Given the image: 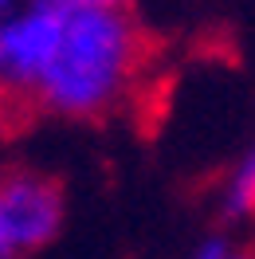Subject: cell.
<instances>
[{
	"instance_id": "6da1fadb",
	"label": "cell",
	"mask_w": 255,
	"mask_h": 259,
	"mask_svg": "<svg viewBox=\"0 0 255 259\" xmlns=\"http://www.w3.org/2000/svg\"><path fill=\"white\" fill-rule=\"evenodd\" d=\"M142 51V28L126 8H67L35 110L55 118L110 114L138 79Z\"/></svg>"
},
{
	"instance_id": "7a4b0ae2",
	"label": "cell",
	"mask_w": 255,
	"mask_h": 259,
	"mask_svg": "<svg viewBox=\"0 0 255 259\" xmlns=\"http://www.w3.org/2000/svg\"><path fill=\"white\" fill-rule=\"evenodd\" d=\"M63 16L59 0H0V110H35Z\"/></svg>"
},
{
	"instance_id": "3957f363",
	"label": "cell",
	"mask_w": 255,
	"mask_h": 259,
	"mask_svg": "<svg viewBox=\"0 0 255 259\" xmlns=\"http://www.w3.org/2000/svg\"><path fill=\"white\" fill-rule=\"evenodd\" d=\"M0 220L16 255L48 247L63 228V193L35 169H12L0 177Z\"/></svg>"
},
{
	"instance_id": "277c9868",
	"label": "cell",
	"mask_w": 255,
	"mask_h": 259,
	"mask_svg": "<svg viewBox=\"0 0 255 259\" xmlns=\"http://www.w3.org/2000/svg\"><path fill=\"white\" fill-rule=\"evenodd\" d=\"M220 208L228 220H251L255 216V142L232 169V177L224 185V196H220Z\"/></svg>"
},
{
	"instance_id": "5b68a950",
	"label": "cell",
	"mask_w": 255,
	"mask_h": 259,
	"mask_svg": "<svg viewBox=\"0 0 255 259\" xmlns=\"http://www.w3.org/2000/svg\"><path fill=\"white\" fill-rule=\"evenodd\" d=\"M189 259H251V255H247V251H239L236 243H228V240H220V236H212V240H204Z\"/></svg>"
},
{
	"instance_id": "8992f818",
	"label": "cell",
	"mask_w": 255,
	"mask_h": 259,
	"mask_svg": "<svg viewBox=\"0 0 255 259\" xmlns=\"http://www.w3.org/2000/svg\"><path fill=\"white\" fill-rule=\"evenodd\" d=\"M67 8H126V0H59Z\"/></svg>"
},
{
	"instance_id": "52a82bcc",
	"label": "cell",
	"mask_w": 255,
	"mask_h": 259,
	"mask_svg": "<svg viewBox=\"0 0 255 259\" xmlns=\"http://www.w3.org/2000/svg\"><path fill=\"white\" fill-rule=\"evenodd\" d=\"M0 259H16V247H12V240H8V228H4V220H0Z\"/></svg>"
}]
</instances>
